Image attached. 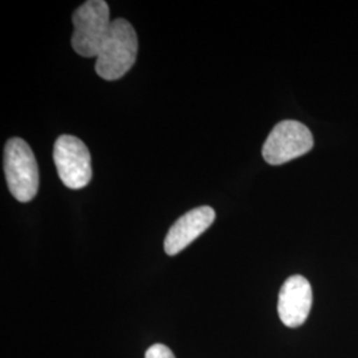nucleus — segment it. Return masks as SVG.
<instances>
[{
    "label": "nucleus",
    "mask_w": 358,
    "mask_h": 358,
    "mask_svg": "<svg viewBox=\"0 0 358 358\" xmlns=\"http://www.w3.org/2000/svg\"><path fill=\"white\" fill-rule=\"evenodd\" d=\"M72 22L75 52L83 57H97L112 26L108 3L103 0L85 1L73 13Z\"/></svg>",
    "instance_id": "nucleus-2"
},
{
    "label": "nucleus",
    "mask_w": 358,
    "mask_h": 358,
    "mask_svg": "<svg viewBox=\"0 0 358 358\" xmlns=\"http://www.w3.org/2000/svg\"><path fill=\"white\" fill-rule=\"evenodd\" d=\"M145 358H176L169 346L164 344H154L146 350Z\"/></svg>",
    "instance_id": "nucleus-8"
},
{
    "label": "nucleus",
    "mask_w": 358,
    "mask_h": 358,
    "mask_svg": "<svg viewBox=\"0 0 358 358\" xmlns=\"http://www.w3.org/2000/svg\"><path fill=\"white\" fill-rule=\"evenodd\" d=\"M4 173L8 189L19 202H29L38 190V167L34 152L22 138H11L4 148Z\"/></svg>",
    "instance_id": "nucleus-3"
},
{
    "label": "nucleus",
    "mask_w": 358,
    "mask_h": 358,
    "mask_svg": "<svg viewBox=\"0 0 358 358\" xmlns=\"http://www.w3.org/2000/svg\"><path fill=\"white\" fill-rule=\"evenodd\" d=\"M57 174L68 189H84L92 180V158L85 143L75 136H60L53 148Z\"/></svg>",
    "instance_id": "nucleus-5"
},
{
    "label": "nucleus",
    "mask_w": 358,
    "mask_h": 358,
    "mask_svg": "<svg viewBox=\"0 0 358 358\" xmlns=\"http://www.w3.org/2000/svg\"><path fill=\"white\" fill-rule=\"evenodd\" d=\"M137 52L138 38L134 27L125 19H115L96 57L97 75L106 81L125 76L136 63Z\"/></svg>",
    "instance_id": "nucleus-1"
},
{
    "label": "nucleus",
    "mask_w": 358,
    "mask_h": 358,
    "mask_svg": "<svg viewBox=\"0 0 358 358\" xmlns=\"http://www.w3.org/2000/svg\"><path fill=\"white\" fill-rule=\"evenodd\" d=\"M313 301L310 282L301 275H294L282 284L279 292L278 312L282 324L297 328L307 321Z\"/></svg>",
    "instance_id": "nucleus-6"
},
{
    "label": "nucleus",
    "mask_w": 358,
    "mask_h": 358,
    "mask_svg": "<svg viewBox=\"0 0 358 358\" xmlns=\"http://www.w3.org/2000/svg\"><path fill=\"white\" fill-rule=\"evenodd\" d=\"M215 220V211L210 206L192 208L179 217L167 232L164 247L167 255L174 256L199 238Z\"/></svg>",
    "instance_id": "nucleus-7"
},
{
    "label": "nucleus",
    "mask_w": 358,
    "mask_h": 358,
    "mask_svg": "<svg viewBox=\"0 0 358 358\" xmlns=\"http://www.w3.org/2000/svg\"><path fill=\"white\" fill-rule=\"evenodd\" d=\"M313 148V136L301 122L285 120L271 130L263 146V157L278 166L307 154Z\"/></svg>",
    "instance_id": "nucleus-4"
}]
</instances>
